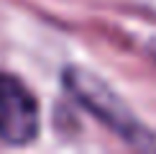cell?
<instances>
[{
  "instance_id": "2",
  "label": "cell",
  "mask_w": 156,
  "mask_h": 154,
  "mask_svg": "<svg viewBox=\"0 0 156 154\" xmlns=\"http://www.w3.org/2000/svg\"><path fill=\"white\" fill-rule=\"evenodd\" d=\"M41 131V105L21 77L0 72V141L26 146Z\"/></svg>"
},
{
  "instance_id": "1",
  "label": "cell",
  "mask_w": 156,
  "mask_h": 154,
  "mask_svg": "<svg viewBox=\"0 0 156 154\" xmlns=\"http://www.w3.org/2000/svg\"><path fill=\"white\" fill-rule=\"evenodd\" d=\"M62 82L77 105H82L92 118H97L126 144L136 149H156V131H151L144 121L136 118L131 105L102 77L82 67H64Z\"/></svg>"
},
{
  "instance_id": "3",
  "label": "cell",
  "mask_w": 156,
  "mask_h": 154,
  "mask_svg": "<svg viewBox=\"0 0 156 154\" xmlns=\"http://www.w3.org/2000/svg\"><path fill=\"white\" fill-rule=\"evenodd\" d=\"M148 54H151V59L156 62V38H154L151 44H148Z\"/></svg>"
}]
</instances>
